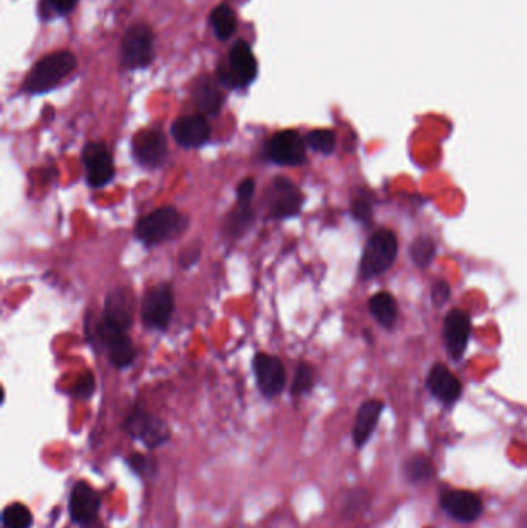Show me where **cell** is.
<instances>
[{"label":"cell","mask_w":527,"mask_h":528,"mask_svg":"<svg viewBox=\"0 0 527 528\" xmlns=\"http://www.w3.org/2000/svg\"><path fill=\"white\" fill-rule=\"evenodd\" d=\"M76 66L72 51H56L42 57L28 73L23 88L30 93H45L61 84Z\"/></svg>","instance_id":"cell-1"},{"label":"cell","mask_w":527,"mask_h":528,"mask_svg":"<svg viewBox=\"0 0 527 528\" xmlns=\"http://www.w3.org/2000/svg\"><path fill=\"white\" fill-rule=\"evenodd\" d=\"M398 255V240L393 232L387 229L373 233L366 242L365 249L362 253L359 276L362 280H370L374 277L382 276L383 272L393 266Z\"/></svg>","instance_id":"cell-2"},{"label":"cell","mask_w":527,"mask_h":528,"mask_svg":"<svg viewBox=\"0 0 527 528\" xmlns=\"http://www.w3.org/2000/svg\"><path fill=\"white\" fill-rule=\"evenodd\" d=\"M186 226L183 215L173 207H162L143 216L135 226V235L145 246H156L177 237Z\"/></svg>","instance_id":"cell-3"},{"label":"cell","mask_w":527,"mask_h":528,"mask_svg":"<svg viewBox=\"0 0 527 528\" xmlns=\"http://www.w3.org/2000/svg\"><path fill=\"white\" fill-rule=\"evenodd\" d=\"M122 429L126 431V435L130 436L132 439L138 440L149 450L160 448L172 437V433H171L166 420H162L155 414L149 413L141 405H136L127 414V418H124Z\"/></svg>","instance_id":"cell-4"},{"label":"cell","mask_w":527,"mask_h":528,"mask_svg":"<svg viewBox=\"0 0 527 528\" xmlns=\"http://www.w3.org/2000/svg\"><path fill=\"white\" fill-rule=\"evenodd\" d=\"M256 56L250 50V44L244 40L235 42L233 50L229 53V61L220 64L216 70L218 83L224 87L243 88L248 87L257 77Z\"/></svg>","instance_id":"cell-5"},{"label":"cell","mask_w":527,"mask_h":528,"mask_svg":"<svg viewBox=\"0 0 527 528\" xmlns=\"http://www.w3.org/2000/svg\"><path fill=\"white\" fill-rule=\"evenodd\" d=\"M154 31L145 23H136L128 28L124 34L121 44L122 66L130 70L145 68L154 61L155 45H154Z\"/></svg>","instance_id":"cell-6"},{"label":"cell","mask_w":527,"mask_h":528,"mask_svg":"<svg viewBox=\"0 0 527 528\" xmlns=\"http://www.w3.org/2000/svg\"><path fill=\"white\" fill-rule=\"evenodd\" d=\"M173 292L172 287L162 283L150 287L145 292L141 303V317L147 328L152 330H166L172 319Z\"/></svg>","instance_id":"cell-7"},{"label":"cell","mask_w":527,"mask_h":528,"mask_svg":"<svg viewBox=\"0 0 527 528\" xmlns=\"http://www.w3.org/2000/svg\"><path fill=\"white\" fill-rule=\"evenodd\" d=\"M267 206L272 218H289L302 210L303 195L294 182L285 176H277L268 192Z\"/></svg>","instance_id":"cell-8"},{"label":"cell","mask_w":527,"mask_h":528,"mask_svg":"<svg viewBox=\"0 0 527 528\" xmlns=\"http://www.w3.org/2000/svg\"><path fill=\"white\" fill-rule=\"evenodd\" d=\"M265 154L278 165H302L306 158L305 141L295 130H284L268 141Z\"/></svg>","instance_id":"cell-9"},{"label":"cell","mask_w":527,"mask_h":528,"mask_svg":"<svg viewBox=\"0 0 527 528\" xmlns=\"http://www.w3.org/2000/svg\"><path fill=\"white\" fill-rule=\"evenodd\" d=\"M101 495L85 480L73 485L68 496V513L73 524L79 527L100 519Z\"/></svg>","instance_id":"cell-10"},{"label":"cell","mask_w":527,"mask_h":528,"mask_svg":"<svg viewBox=\"0 0 527 528\" xmlns=\"http://www.w3.org/2000/svg\"><path fill=\"white\" fill-rule=\"evenodd\" d=\"M83 161L90 188H104L115 178V165L106 144H87L83 147Z\"/></svg>","instance_id":"cell-11"},{"label":"cell","mask_w":527,"mask_h":528,"mask_svg":"<svg viewBox=\"0 0 527 528\" xmlns=\"http://www.w3.org/2000/svg\"><path fill=\"white\" fill-rule=\"evenodd\" d=\"M135 160L147 169H156L167 158V141L164 133L156 128H145L136 133L132 143Z\"/></svg>","instance_id":"cell-12"},{"label":"cell","mask_w":527,"mask_h":528,"mask_svg":"<svg viewBox=\"0 0 527 528\" xmlns=\"http://www.w3.org/2000/svg\"><path fill=\"white\" fill-rule=\"evenodd\" d=\"M470 317L461 309H452L444 320L443 326V339L447 354L452 360L460 362L466 354L467 343L470 337Z\"/></svg>","instance_id":"cell-13"},{"label":"cell","mask_w":527,"mask_h":528,"mask_svg":"<svg viewBox=\"0 0 527 528\" xmlns=\"http://www.w3.org/2000/svg\"><path fill=\"white\" fill-rule=\"evenodd\" d=\"M252 368L256 374L257 385L263 396L272 399L284 391L285 383H286V371L280 358L269 354H257L252 362Z\"/></svg>","instance_id":"cell-14"},{"label":"cell","mask_w":527,"mask_h":528,"mask_svg":"<svg viewBox=\"0 0 527 528\" xmlns=\"http://www.w3.org/2000/svg\"><path fill=\"white\" fill-rule=\"evenodd\" d=\"M100 337L102 345L106 348L107 356L113 366L117 368H127L134 364L136 357V349L134 343L128 339L127 332L111 330L109 326L101 323Z\"/></svg>","instance_id":"cell-15"},{"label":"cell","mask_w":527,"mask_h":528,"mask_svg":"<svg viewBox=\"0 0 527 528\" xmlns=\"http://www.w3.org/2000/svg\"><path fill=\"white\" fill-rule=\"evenodd\" d=\"M172 135L180 145L195 149L207 143L211 136V126L200 113L181 116L172 124Z\"/></svg>","instance_id":"cell-16"},{"label":"cell","mask_w":527,"mask_h":528,"mask_svg":"<svg viewBox=\"0 0 527 528\" xmlns=\"http://www.w3.org/2000/svg\"><path fill=\"white\" fill-rule=\"evenodd\" d=\"M441 506L449 516L461 523H472L483 512L481 499L470 491H447L441 497Z\"/></svg>","instance_id":"cell-17"},{"label":"cell","mask_w":527,"mask_h":528,"mask_svg":"<svg viewBox=\"0 0 527 528\" xmlns=\"http://www.w3.org/2000/svg\"><path fill=\"white\" fill-rule=\"evenodd\" d=\"M132 303L128 297L127 291L118 287L109 292L106 298V308H104V320L102 323L111 330L127 332L132 326Z\"/></svg>","instance_id":"cell-18"},{"label":"cell","mask_w":527,"mask_h":528,"mask_svg":"<svg viewBox=\"0 0 527 528\" xmlns=\"http://www.w3.org/2000/svg\"><path fill=\"white\" fill-rule=\"evenodd\" d=\"M427 386L433 396L445 405L455 403L462 394L460 380L456 379L455 374L443 364H436L430 369Z\"/></svg>","instance_id":"cell-19"},{"label":"cell","mask_w":527,"mask_h":528,"mask_svg":"<svg viewBox=\"0 0 527 528\" xmlns=\"http://www.w3.org/2000/svg\"><path fill=\"white\" fill-rule=\"evenodd\" d=\"M382 409L383 403L381 400H368L362 403L356 416L355 428H353V439L357 448H362L372 437Z\"/></svg>","instance_id":"cell-20"},{"label":"cell","mask_w":527,"mask_h":528,"mask_svg":"<svg viewBox=\"0 0 527 528\" xmlns=\"http://www.w3.org/2000/svg\"><path fill=\"white\" fill-rule=\"evenodd\" d=\"M194 102L201 113L207 116L218 115L222 110L223 94L218 84L211 76H201L194 87Z\"/></svg>","instance_id":"cell-21"},{"label":"cell","mask_w":527,"mask_h":528,"mask_svg":"<svg viewBox=\"0 0 527 528\" xmlns=\"http://www.w3.org/2000/svg\"><path fill=\"white\" fill-rule=\"evenodd\" d=\"M370 311L383 328H393L398 320V303L389 292H379L370 298Z\"/></svg>","instance_id":"cell-22"},{"label":"cell","mask_w":527,"mask_h":528,"mask_svg":"<svg viewBox=\"0 0 527 528\" xmlns=\"http://www.w3.org/2000/svg\"><path fill=\"white\" fill-rule=\"evenodd\" d=\"M211 23L216 36L222 40L231 38L237 30V17L228 4L216 6L211 14Z\"/></svg>","instance_id":"cell-23"},{"label":"cell","mask_w":527,"mask_h":528,"mask_svg":"<svg viewBox=\"0 0 527 528\" xmlns=\"http://www.w3.org/2000/svg\"><path fill=\"white\" fill-rule=\"evenodd\" d=\"M33 524V513L22 502H13L2 512L4 528H31Z\"/></svg>","instance_id":"cell-24"},{"label":"cell","mask_w":527,"mask_h":528,"mask_svg":"<svg viewBox=\"0 0 527 528\" xmlns=\"http://www.w3.org/2000/svg\"><path fill=\"white\" fill-rule=\"evenodd\" d=\"M436 255V242L427 235H419L410 244V259L419 268H427Z\"/></svg>","instance_id":"cell-25"},{"label":"cell","mask_w":527,"mask_h":528,"mask_svg":"<svg viewBox=\"0 0 527 528\" xmlns=\"http://www.w3.org/2000/svg\"><path fill=\"white\" fill-rule=\"evenodd\" d=\"M126 465L139 479H152L156 474V461L152 456L141 453H132L126 457Z\"/></svg>","instance_id":"cell-26"},{"label":"cell","mask_w":527,"mask_h":528,"mask_svg":"<svg viewBox=\"0 0 527 528\" xmlns=\"http://www.w3.org/2000/svg\"><path fill=\"white\" fill-rule=\"evenodd\" d=\"M305 141L312 150L323 154H333L336 149V135L331 130H325V128H319V130L308 133Z\"/></svg>","instance_id":"cell-27"},{"label":"cell","mask_w":527,"mask_h":528,"mask_svg":"<svg viewBox=\"0 0 527 528\" xmlns=\"http://www.w3.org/2000/svg\"><path fill=\"white\" fill-rule=\"evenodd\" d=\"M314 385V371L310 365H299L295 369L294 380L291 386V394L294 397L305 396L306 392L312 391Z\"/></svg>","instance_id":"cell-28"},{"label":"cell","mask_w":527,"mask_h":528,"mask_svg":"<svg viewBox=\"0 0 527 528\" xmlns=\"http://www.w3.org/2000/svg\"><path fill=\"white\" fill-rule=\"evenodd\" d=\"M252 216L254 215L250 210V203H239V207L229 216V231L233 232V235H240L250 226Z\"/></svg>","instance_id":"cell-29"},{"label":"cell","mask_w":527,"mask_h":528,"mask_svg":"<svg viewBox=\"0 0 527 528\" xmlns=\"http://www.w3.org/2000/svg\"><path fill=\"white\" fill-rule=\"evenodd\" d=\"M406 473L413 482L428 479L433 474V465L426 457H415L407 463Z\"/></svg>","instance_id":"cell-30"},{"label":"cell","mask_w":527,"mask_h":528,"mask_svg":"<svg viewBox=\"0 0 527 528\" xmlns=\"http://www.w3.org/2000/svg\"><path fill=\"white\" fill-rule=\"evenodd\" d=\"M95 386V377L92 373H87L76 382V385L73 388V396L81 399V400H87L93 396Z\"/></svg>","instance_id":"cell-31"},{"label":"cell","mask_w":527,"mask_h":528,"mask_svg":"<svg viewBox=\"0 0 527 528\" xmlns=\"http://www.w3.org/2000/svg\"><path fill=\"white\" fill-rule=\"evenodd\" d=\"M79 0H47L45 5H48L47 10H40L42 16L50 17L53 13L57 14H68L75 6L78 5Z\"/></svg>","instance_id":"cell-32"},{"label":"cell","mask_w":527,"mask_h":528,"mask_svg":"<svg viewBox=\"0 0 527 528\" xmlns=\"http://www.w3.org/2000/svg\"><path fill=\"white\" fill-rule=\"evenodd\" d=\"M351 210H353L355 218L362 221V223H365V221L372 218V203H370V199H366L365 197H357V198L353 199V203H351Z\"/></svg>","instance_id":"cell-33"},{"label":"cell","mask_w":527,"mask_h":528,"mask_svg":"<svg viewBox=\"0 0 527 528\" xmlns=\"http://www.w3.org/2000/svg\"><path fill=\"white\" fill-rule=\"evenodd\" d=\"M450 294H452V291H450L449 283H447V281H435V285H433L432 287V298L436 306H443V304L449 302Z\"/></svg>","instance_id":"cell-34"},{"label":"cell","mask_w":527,"mask_h":528,"mask_svg":"<svg viewBox=\"0 0 527 528\" xmlns=\"http://www.w3.org/2000/svg\"><path fill=\"white\" fill-rule=\"evenodd\" d=\"M254 190H256V181H254V180L246 178V180L240 182L239 188H237V198H239V203H250L252 195H254Z\"/></svg>","instance_id":"cell-35"},{"label":"cell","mask_w":527,"mask_h":528,"mask_svg":"<svg viewBox=\"0 0 527 528\" xmlns=\"http://www.w3.org/2000/svg\"><path fill=\"white\" fill-rule=\"evenodd\" d=\"M198 257H200V251H188V252L184 251L180 261H181V266H183V268H188V266H192Z\"/></svg>","instance_id":"cell-36"},{"label":"cell","mask_w":527,"mask_h":528,"mask_svg":"<svg viewBox=\"0 0 527 528\" xmlns=\"http://www.w3.org/2000/svg\"><path fill=\"white\" fill-rule=\"evenodd\" d=\"M81 528H104L102 523H101L100 519H96L93 523L87 524V525H83Z\"/></svg>","instance_id":"cell-37"}]
</instances>
